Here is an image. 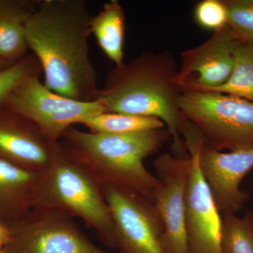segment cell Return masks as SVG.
<instances>
[{
    "mask_svg": "<svg viewBox=\"0 0 253 253\" xmlns=\"http://www.w3.org/2000/svg\"><path fill=\"white\" fill-rule=\"evenodd\" d=\"M239 37L229 26L213 32L202 44L181 51L174 81L184 91H209L225 84L234 63Z\"/></svg>",
    "mask_w": 253,
    "mask_h": 253,
    "instance_id": "10",
    "label": "cell"
},
{
    "mask_svg": "<svg viewBox=\"0 0 253 253\" xmlns=\"http://www.w3.org/2000/svg\"><path fill=\"white\" fill-rule=\"evenodd\" d=\"M91 34L94 35L103 52L115 64L124 63L126 15L117 0L106 3L102 9L91 19Z\"/></svg>",
    "mask_w": 253,
    "mask_h": 253,
    "instance_id": "16",
    "label": "cell"
},
{
    "mask_svg": "<svg viewBox=\"0 0 253 253\" xmlns=\"http://www.w3.org/2000/svg\"><path fill=\"white\" fill-rule=\"evenodd\" d=\"M36 207L79 218L105 246L116 249L114 225L101 185L63 151L59 141L52 143L51 162L40 173Z\"/></svg>",
    "mask_w": 253,
    "mask_h": 253,
    "instance_id": "4",
    "label": "cell"
},
{
    "mask_svg": "<svg viewBox=\"0 0 253 253\" xmlns=\"http://www.w3.org/2000/svg\"><path fill=\"white\" fill-rule=\"evenodd\" d=\"M206 91L236 96L253 103V42L239 40L234 51V63L225 84Z\"/></svg>",
    "mask_w": 253,
    "mask_h": 253,
    "instance_id": "17",
    "label": "cell"
},
{
    "mask_svg": "<svg viewBox=\"0 0 253 253\" xmlns=\"http://www.w3.org/2000/svg\"><path fill=\"white\" fill-rule=\"evenodd\" d=\"M221 246L223 253H253V211L222 216Z\"/></svg>",
    "mask_w": 253,
    "mask_h": 253,
    "instance_id": "19",
    "label": "cell"
},
{
    "mask_svg": "<svg viewBox=\"0 0 253 253\" xmlns=\"http://www.w3.org/2000/svg\"><path fill=\"white\" fill-rule=\"evenodd\" d=\"M177 71L176 59L168 51L143 53L110 71L97 101L108 113L162 121L170 134L173 156L185 158L189 155L182 138L186 120L179 107Z\"/></svg>",
    "mask_w": 253,
    "mask_h": 253,
    "instance_id": "2",
    "label": "cell"
},
{
    "mask_svg": "<svg viewBox=\"0 0 253 253\" xmlns=\"http://www.w3.org/2000/svg\"><path fill=\"white\" fill-rule=\"evenodd\" d=\"M199 167L221 216L239 214L249 199L241 184L253 169V149L223 152L203 143Z\"/></svg>",
    "mask_w": 253,
    "mask_h": 253,
    "instance_id": "12",
    "label": "cell"
},
{
    "mask_svg": "<svg viewBox=\"0 0 253 253\" xmlns=\"http://www.w3.org/2000/svg\"><path fill=\"white\" fill-rule=\"evenodd\" d=\"M40 73L25 78L10 93L6 104L34 123L50 142L61 140L65 131L74 125L106 112L99 101H77L50 90L40 80Z\"/></svg>",
    "mask_w": 253,
    "mask_h": 253,
    "instance_id": "6",
    "label": "cell"
},
{
    "mask_svg": "<svg viewBox=\"0 0 253 253\" xmlns=\"http://www.w3.org/2000/svg\"><path fill=\"white\" fill-rule=\"evenodd\" d=\"M9 234V229L0 224V241L5 245Z\"/></svg>",
    "mask_w": 253,
    "mask_h": 253,
    "instance_id": "23",
    "label": "cell"
},
{
    "mask_svg": "<svg viewBox=\"0 0 253 253\" xmlns=\"http://www.w3.org/2000/svg\"><path fill=\"white\" fill-rule=\"evenodd\" d=\"M13 64H14V63L8 62V61H5V60L1 59V58L0 57V72L4 71L6 68L12 66Z\"/></svg>",
    "mask_w": 253,
    "mask_h": 253,
    "instance_id": "24",
    "label": "cell"
},
{
    "mask_svg": "<svg viewBox=\"0 0 253 253\" xmlns=\"http://www.w3.org/2000/svg\"><path fill=\"white\" fill-rule=\"evenodd\" d=\"M119 253H167L165 228L154 204L127 188L103 184Z\"/></svg>",
    "mask_w": 253,
    "mask_h": 253,
    "instance_id": "8",
    "label": "cell"
},
{
    "mask_svg": "<svg viewBox=\"0 0 253 253\" xmlns=\"http://www.w3.org/2000/svg\"><path fill=\"white\" fill-rule=\"evenodd\" d=\"M182 138L189 153L190 169L185 194V228L188 253H223L222 216L199 167L203 140L188 123Z\"/></svg>",
    "mask_w": 253,
    "mask_h": 253,
    "instance_id": "9",
    "label": "cell"
},
{
    "mask_svg": "<svg viewBox=\"0 0 253 253\" xmlns=\"http://www.w3.org/2000/svg\"><path fill=\"white\" fill-rule=\"evenodd\" d=\"M160 185L153 204L165 228L167 253H188L185 228V194L190 158L165 153L154 162Z\"/></svg>",
    "mask_w": 253,
    "mask_h": 253,
    "instance_id": "11",
    "label": "cell"
},
{
    "mask_svg": "<svg viewBox=\"0 0 253 253\" xmlns=\"http://www.w3.org/2000/svg\"><path fill=\"white\" fill-rule=\"evenodd\" d=\"M81 125L91 132L124 134L166 127L157 118L116 113H101L83 121Z\"/></svg>",
    "mask_w": 253,
    "mask_h": 253,
    "instance_id": "18",
    "label": "cell"
},
{
    "mask_svg": "<svg viewBox=\"0 0 253 253\" xmlns=\"http://www.w3.org/2000/svg\"><path fill=\"white\" fill-rule=\"evenodd\" d=\"M227 25L241 41L253 42V0H223Z\"/></svg>",
    "mask_w": 253,
    "mask_h": 253,
    "instance_id": "20",
    "label": "cell"
},
{
    "mask_svg": "<svg viewBox=\"0 0 253 253\" xmlns=\"http://www.w3.org/2000/svg\"><path fill=\"white\" fill-rule=\"evenodd\" d=\"M194 18L205 29L216 31L227 26V10L223 0H204L195 6Z\"/></svg>",
    "mask_w": 253,
    "mask_h": 253,
    "instance_id": "22",
    "label": "cell"
},
{
    "mask_svg": "<svg viewBox=\"0 0 253 253\" xmlns=\"http://www.w3.org/2000/svg\"><path fill=\"white\" fill-rule=\"evenodd\" d=\"M179 107L206 147L229 152L253 149L251 101L215 91H184Z\"/></svg>",
    "mask_w": 253,
    "mask_h": 253,
    "instance_id": "5",
    "label": "cell"
},
{
    "mask_svg": "<svg viewBox=\"0 0 253 253\" xmlns=\"http://www.w3.org/2000/svg\"><path fill=\"white\" fill-rule=\"evenodd\" d=\"M38 1L0 0V57L11 63L27 56L26 28Z\"/></svg>",
    "mask_w": 253,
    "mask_h": 253,
    "instance_id": "15",
    "label": "cell"
},
{
    "mask_svg": "<svg viewBox=\"0 0 253 253\" xmlns=\"http://www.w3.org/2000/svg\"><path fill=\"white\" fill-rule=\"evenodd\" d=\"M169 139L166 127L111 134L83 131L73 126L65 131L59 143L100 185L127 188L153 202L160 181L144 161L158 152Z\"/></svg>",
    "mask_w": 253,
    "mask_h": 253,
    "instance_id": "3",
    "label": "cell"
},
{
    "mask_svg": "<svg viewBox=\"0 0 253 253\" xmlns=\"http://www.w3.org/2000/svg\"><path fill=\"white\" fill-rule=\"evenodd\" d=\"M52 143L27 118L6 104L0 106V158L41 173L51 162Z\"/></svg>",
    "mask_w": 253,
    "mask_h": 253,
    "instance_id": "13",
    "label": "cell"
},
{
    "mask_svg": "<svg viewBox=\"0 0 253 253\" xmlns=\"http://www.w3.org/2000/svg\"><path fill=\"white\" fill-rule=\"evenodd\" d=\"M41 65L33 54L23 59L0 72V106L6 104L13 89L32 73L41 71Z\"/></svg>",
    "mask_w": 253,
    "mask_h": 253,
    "instance_id": "21",
    "label": "cell"
},
{
    "mask_svg": "<svg viewBox=\"0 0 253 253\" xmlns=\"http://www.w3.org/2000/svg\"><path fill=\"white\" fill-rule=\"evenodd\" d=\"M8 229L5 253H109L74 218L51 208L35 207Z\"/></svg>",
    "mask_w": 253,
    "mask_h": 253,
    "instance_id": "7",
    "label": "cell"
},
{
    "mask_svg": "<svg viewBox=\"0 0 253 253\" xmlns=\"http://www.w3.org/2000/svg\"><path fill=\"white\" fill-rule=\"evenodd\" d=\"M0 253H5L4 244L0 241Z\"/></svg>",
    "mask_w": 253,
    "mask_h": 253,
    "instance_id": "25",
    "label": "cell"
},
{
    "mask_svg": "<svg viewBox=\"0 0 253 253\" xmlns=\"http://www.w3.org/2000/svg\"><path fill=\"white\" fill-rule=\"evenodd\" d=\"M85 0H41L28 19V49L41 65L44 85L77 101H96L100 91L89 57L91 35Z\"/></svg>",
    "mask_w": 253,
    "mask_h": 253,
    "instance_id": "1",
    "label": "cell"
},
{
    "mask_svg": "<svg viewBox=\"0 0 253 253\" xmlns=\"http://www.w3.org/2000/svg\"><path fill=\"white\" fill-rule=\"evenodd\" d=\"M40 173L0 158V224L9 227L36 207Z\"/></svg>",
    "mask_w": 253,
    "mask_h": 253,
    "instance_id": "14",
    "label": "cell"
}]
</instances>
